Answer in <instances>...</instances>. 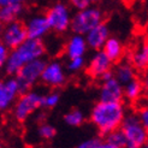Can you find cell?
<instances>
[{
    "instance_id": "cell-27",
    "label": "cell",
    "mask_w": 148,
    "mask_h": 148,
    "mask_svg": "<svg viewBox=\"0 0 148 148\" xmlns=\"http://www.w3.org/2000/svg\"><path fill=\"white\" fill-rule=\"evenodd\" d=\"M69 3L76 10H83L93 4L92 0H69Z\"/></svg>"
},
{
    "instance_id": "cell-8",
    "label": "cell",
    "mask_w": 148,
    "mask_h": 148,
    "mask_svg": "<svg viewBox=\"0 0 148 148\" xmlns=\"http://www.w3.org/2000/svg\"><path fill=\"white\" fill-rule=\"evenodd\" d=\"M27 39H28L27 30H25L23 22L17 19V21L11 22V23L4 24L0 41L9 49H13V48L18 47L21 43H23Z\"/></svg>"
},
{
    "instance_id": "cell-15",
    "label": "cell",
    "mask_w": 148,
    "mask_h": 148,
    "mask_svg": "<svg viewBox=\"0 0 148 148\" xmlns=\"http://www.w3.org/2000/svg\"><path fill=\"white\" fill-rule=\"evenodd\" d=\"M87 49H88V46H87L84 36L78 35V34H73L68 40V42L65 43V47H64L65 56L69 59L77 58V57H84Z\"/></svg>"
},
{
    "instance_id": "cell-34",
    "label": "cell",
    "mask_w": 148,
    "mask_h": 148,
    "mask_svg": "<svg viewBox=\"0 0 148 148\" xmlns=\"http://www.w3.org/2000/svg\"><path fill=\"white\" fill-rule=\"evenodd\" d=\"M95 1H98V0H92V3H95Z\"/></svg>"
},
{
    "instance_id": "cell-24",
    "label": "cell",
    "mask_w": 148,
    "mask_h": 148,
    "mask_svg": "<svg viewBox=\"0 0 148 148\" xmlns=\"http://www.w3.org/2000/svg\"><path fill=\"white\" fill-rule=\"evenodd\" d=\"M105 140L111 143L116 145V146H118V147H121V148L125 147V137H124L121 129H117L112 132H110V134H107L105 136Z\"/></svg>"
},
{
    "instance_id": "cell-31",
    "label": "cell",
    "mask_w": 148,
    "mask_h": 148,
    "mask_svg": "<svg viewBox=\"0 0 148 148\" xmlns=\"http://www.w3.org/2000/svg\"><path fill=\"white\" fill-rule=\"evenodd\" d=\"M98 148H121V147H118V146H116L113 143H111V142L106 141V140H102V141H100Z\"/></svg>"
},
{
    "instance_id": "cell-10",
    "label": "cell",
    "mask_w": 148,
    "mask_h": 148,
    "mask_svg": "<svg viewBox=\"0 0 148 148\" xmlns=\"http://www.w3.org/2000/svg\"><path fill=\"white\" fill-rule=\"evenodd\" d=\"M19 94L21 89L18 82L13 76L1 81L0 82V113L11 110L13 102L16 101Z\"/></svg>"
},
{
    "instance_id": "cell-14",
    "label": "cell",
    "mask_w": 148,
    "mask_h": 148,
    "mask_svg": "<svg viewBox=\"0 0 148 148\" xmlns=\"http://www.w3.org/2000/svg\"><path fill=\"white\" fill-rule=\"evenodd\" d=\"M108 38H110V29L105 22H102V23L98 24L97 27H94L84 35L88 48H92L94 51L102 49L103 45H105V42Z\"/></svg>"
},
{
    "instance_id": "cell-4",
    "label": "cell",
    "mask_w": 148,
    "mask_h": 148,
    "mask_svg": "<svg viewBox=\"0 0 148 148\" xmlns=\"http://www.w3.org/2000/svg\"><path fill=\"white\" fill-rule=\"evenodd\" d=\"M41 97L36 90H27L18 95L11 107L12 117L17 123H24L41 108Z\"/></svg>"
},
{
    "instance_id": "cell-33",
    "label": "cell",
    "mask_w": 148,
    "mask_h": 148,
    "mask_svg": "<svg viewBox=\"0 0 148 148\" xmlns=\"http://www.w3.org/2000/svg\"><path fill=\"white\" fill-rule=\"evenodd\" d=\"M0 148H3V140L0 138Z\"/></svg>"
},
{
    "instance_id": "cell-5",
    "label": "cell",
    "mask_w": 148,
    "mask_h": 148,
    "mask_svg": "<svg viewBox=\"0 0 148 148\" xmlns=\"http://www.w3.org/2000/svg\"><path fill=\"white\" fill-rule=\"evenodd\" d=\"M103 18H105V14H103L102 10H100L97 6L90 5L83 10H77L75 14H72L70 30L73 34L84 36L90 29L102 23Z\"/></svg>"
},
{
    "instance_id": "cell-2",
    "label": "cell",
    "mask_w": 148,
    "mask_h": 148,
    "mask_svg": "<svg viewBox=\"0 0 148 148\" xmlns=\"http://www.w3.org/2000/svg\"><path fill=\"white\" fill-rule=\"evenodd\" d=\"M46 45L42 40L27 39L23 43L13 49H10L5 62L4 70L9 76H16L17 72L27 63L42 58L46 53Z\"/></svg>"
},
{
    "instance_id": "cell-9",
    "label": "cell",
    "mask_w": 148,
    "mask_h": 148,
    "mask_svg": "<svg viewBox=\"0 0 148 148\" xmlns=\"http://www.w3.org/2000/svg\"><path fill=\"white\" fill-rule=\"evenodd\" d=\"M66 72L60 62L52 60L49 63L46 62L45 68L42 70L40 81L51 88H60L66 83Z\"/></svg>"
},
{
    "instance_id": "cell-1",
    "label": "cell",
    "mask_w": 148,
    "mask_h": 148,
    "mask_svg": "<svg viewBox=\"0 0 148 148\" xmlns=\"http://www.w3.org/2000/svg\"><path fill=\"white\" fill-rule=\"evenodd\" d=\"M125 113L127 110L123 102L99 101L90 110L89 119L100 134L106 136L110 132L119 129Z\"/></svg>"
},
{
    "instance_id": "cell-11",
    "label": "cell",
    "mask_w": 148,
    "mask_h": 148,
    "mask_svg": "<svg viewBox=\"0 0 148 148\" xmlns=\"http://www.w3.org/2000/svg\"><path fill=\"white\" fill-rule=\"evenodd\" d=\"M99 101L105 102H122L124 100L123 86L112 76L100 79Z\"/></svg>"
},
{
    "instance_id": "cell-22",
    "label": "cell",
    "mask_w": 148,
    "mask_h": 148,
    "mask_svg": "<svg viewBox=\"0 0 148 148\" xmlns=\"http://www.w3.org/2000/svg\"><path fill=\"white\" fill-rule=\"evenodd\" d=\"M60 101V94L58 92H48L41 97V108H54Z\"/></svg>"
},
{
    "instance_id": "cell-23",
    "label": "cell",
    "mask_w": 148,
    "mask_h": 148,
    "mask_svg": "<svg viewBox=\"0 0 148 148\" xmlns=\"http://www.w3.org/2000/svg\"><path fill=\"white\" fill-rule=\"evenodd\" d=\"M57 134V129L49 123H41L38 127V135L42 140H52Z\"/></svg>"
},
{
    "instance_id": "cell-17",
    "label": "cell",
    "mask_w": 148,
    "mask_h": 148,
    "mask_svg": "<svg viewBox=\"0 0 148 148\" xmlns=\"http://www.w3.org/2000/svg\"><path fill=\"white\" fill-rule=\"evenodd\" d=\"M116 68L112 70L113 77L119 82L122 86L127 84L128 82L136 78V69L130 64L129 60H121L116 63Z\"/></svg>"
},
{
    "instance_id": "cell-29",
    "label": "cell",
    "mask_w": 148,
    "mask_h": 148,
    "mask_svg": "<svg viewBox=\"0 0 148 148\" xmlns=\"http://www.w3.org/2000/svg\"><path fill=\"white\" fill-rule=\"evenodd\" d=\"M136 114L138 117V121L141 122L143 127L148 128V110H147V107H142Z\"/></svg>"
},
{
    "instance_id": "cell-3",
    "label": "cell",
    "mask_w": 148,
    "mask_h": 148,
    "mask_svg": "<svg viewBox=\"0 0 148 148\" xmlns=\"http://www.w3.org/2000/svg\"><path fill=\"white\" fill-rule=\"evenodd\" d=\"M119 129L125 137L124 148H141L147 145L148 130L138 121V117L135 112L125 113Z\"/></svg>"
},
{
    "instance_id": "cell-25",
    "label": "cell",
    "mask_w": 148,
    "mask_h": 148,
    "mask_svg": "<svg viewBox=\"0 0 148 148\" xmlns=\"http://www.w3.org/2000/svg\"><path fill=\"white\" fill-rule=\"evenodd\" d=\"M86 66V60L84 57H77V58H70L68 64H66V69L69 72L76 73L79 72L81 70H83Z\"/></svg>"
},
{
    "instance_id": "cell-21",
    "label": "cell",
    "mask_w": 148,
    "mask_h": 148,
    "mask_svg": "<svg viewBox=\"0 0 148 148\" xmlns=\"http://www.w3.org/2000/svg\"><path fill=\"white\" fill-rule=\"evenodd\" d=\"M64 122L70 125V127H81L86 122V116L81 110L78 108H72L70 110L68 113H65L64 116Z\"/></svg>"
},
{
    "instance_id": "cell-13",
    "label": "cell",
    "mask_w": 148,
    "mask_h": 148,
    "mask_svg": "<svg viewBox=\"0 0 148 148\" xmlns=\"http://www.w3.org/2000/svg\"><path fill=\"white\" fill-rule=\"evenodd\" d=\"M24 27L28 39L34 40H42L51 32L45 13H38L28 18V21L24 23Z\"/></svg>"
},
{
    "instance_id": "cell-20",
    "label": "cell",
    "mask_w": 148,
    "mask_h": 148,
    "mask_svg": "<svg viewBox=\"0 0 148 148\" xmlns=\"http://www.w3.org/2000/svg\"><path fill=\"white\" fill-rule=\"evenodd\" d=\"M142 93H143V83L137 77L123 86L124 99H127L130 102H136L142 97Z\"/></svg>"
},
{
    "instance_id": "cell-7",
    "label": "cell",
    "mask_w": 148,
    "mask_h": 148,
    "mask_svg": "<svg viewBox=\"0 0 148 148\" xmlns=\"http://www.w3.org/2000/svg\"><path fill=\"white\" fill-rule=\"evenodd\" d=\"M45 64L46 62L42 58L35 59V60H32L27 63L24 66H22V69L17 72V75L13 76L18 82L21 93L33 89V87L40 81Z\"/></svg>"
},
{
    "instance_id": "cell-16",
    "label": "cell",
    "mask_w": 148,
    "mask_h": 148,
    "mask_svg": "<svg viewBox=\"0 0 148 148\" xmlns=\"http://www.w3.org/2000/svg\"><path fill=\"white\" fill-rule=\"evenodd\" d=\"M101 51L107 56V58L112 63L121 62L124 57V53H125V48L123 46L122 41L119 39L114 38V36H110L106 40Z\"/></svg>"
},
{
    "instance_id": "cell-19",
    "label": "cell",
    "mask_w": 148,
    "mask_h": 148,
    "mask_svg": "<svg viewBox=\"0 0 148 148\" xmlns=\"http://www.w3.org/2000/svg\"><path fill=\"white\" fill-rule=\"evenodd\" d=\"M24 11V5L10 4V5H0V23L7 24L13 21L19 19Z\"/></svg>"
},
{
    "instance_id": "cell-32",
    "label": "cell",
    "mask_w": 148,
    "mask_h": 148,
    "mask_svg": "<svg viewBox=\"0 0 148 148\" xmlns=\"http://www.w3.org/2000/svg\"><path fill=\"white\" fill-rule=\"evenodd\" d=\"M3 29H4V24L0 23V38H1V33H3Z\"/></svg>"
},
{
    "instance_id": "cell-18",
    "label": "cell",
    "mask_w": 148,
    "mask_h": 148,
    "mask_svg": "<svg viewBox=\"0 0 148 148\" xmlns=\"http://www.w3.org/2000/svg\"><path fill=\"white\" fill-rule=\"evenodd\" d=\"M130 64L136 70H146L148 65V46L146 42H141L136 46L130 56Z\"/></svg>"
},
{
    "instance_id": "cell-6",
    "label": "cell",
    "mask_w": 148,
    "mask_h": 148,
    "mask_svg": "<svg viewBox=\"0 0 148 148\" xmlns=\"http://www.w3.org/2000/svg\"><path fill=\"white\" fill-rule=\"evenodd\" d=\"M49 30L56 34H64L70 30L71 24V11L64 3H56L52 5L45 13Z\"/></svg>"
},
{
    "instance_id": "cell-28",
    "label": "cell",
    "mask_w": 148,
    "mask_h": 148,
    "mask_svg": "<svg viewBox=\"0 0 148 148\" xmlns=\"http://www.w3.org/2000/svg\"><path fill=\"white\" fill-rule=\"evenodd\" d=\"M9 52H10V49L0 41V71L4 69V65L7 59V56H9Z\"/></svg>"
},
{
    "instance_id": "cell-26",
    "label": "cell",
    "mask_w": 148,
    "mask_h": 148,
    "mask_svg": "<svg viewBox=\"0 0 148 148\" xmlns=\"http://www.w3.org/2000/svg\"><path fill=\"white\" fill-rule=\"evenodd\" d=\"M100 141L101 140L99 137H90V138H87L81 143H78L76 146V148H98Z\"/></svg>"
},
{
    "instance_id": "cell-12",
    "label": "cell",
    "mask_w": 148,
    "mask_h": 148,
    "mask_svg": "<svg viewBox=\"0 0 148 148\" xmlns=\"http://www.w3.org/2000/svg\"><path fill=\"white\" fill-rule=\"evenodd\" d=\"M113 63L107 58V56L100 51H95V53L92 56L89 63L87 66V73L94 79H99L105 73L112 71Z\"/></svg>"
},
{
    "instance_id": "cell-30",
    "label": "cell",
    "mask_w": 148,
    "mask_h": 148,
    "mask_svg": "<svg viewBox=\"0 0 148 148\" xmlns=\"http://www.w3.org/2000/svg\"><path fill=\"white\" fill-rule=\"evenodd\" d=\"M29 0H0V5H10V4H18L24 5Z\"/></svg>"
}]
</instances>
